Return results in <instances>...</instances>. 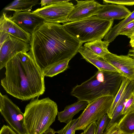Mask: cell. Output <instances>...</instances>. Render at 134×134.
<instances>
[{
	"label": "cell",
	"mask_w": 134,
	"mask_h": 134,
	"mask_svg": "<svg viewBox=\"0 0 134 134\" xmlns=\"http://www.w3.org/2000/svg\"><path fill=\"white\" fill-rule=\"evenodd\" d=\"M83 43L62 25L45 22L31 34L29 52L43 70L59 61L71 59Z\"/></svg>",
	"instance_id": "1"
},
{
	"label": "cell",
	"mask_w": 134,
	"mask_h": 134,
	"mask_svg": "<svg viewBox=\"0 0 134 134\" xmlns=\"http://www.w3.org/2000/svg\"><path fill=\"white\" fill-rule=\"evenodd\" d=\"M1 85L8 93L26 101L43 94L45 87L43 70L29 52L20 53L9 60Z\"/></svg>",
	"instance_id": "2"
},
{
	"label": "cell",
	"mask_w": 134,
	"mask_h": 134,
	"mask_svg": "<svg viewBox=\"0 0 134 134\" xmlns=\"http://www.w3.org/2000/svg\"><path fill=\"white\" fill-rule=\"evenodd\" d=\"M123 77L118 72L98 70L90 79L74 87L71 94L77 98L78 101H85L88 103L103 96L115 98Z\"/></svg>",
	"instance_id": "3"
},
{
	"label": "cell",
	"mask_w": 134,
	"mask_h": 134,
	"mask_svg": "<svg viewBox=\"0 0 134 134\" xmlns=\"http://www.w3.org/2000/svg\"><path fill=\"white\" fill-rule=\"evenodd\" d=\"M58 112L57 103L49 97L31 99L24 113L27 134L43 133L55 121Z\"/></svg>",
	"instance_id": "4"
},
{
	"label": "cell",
	"mask_w": 134,
	"mask_h": 134,
	"mask_svg": "<svg viewBox=\"0 0 134 134\" xmlns=\"http://www.w3.org/2000/svg\"><path fill=\"white\" fill-rule=\"evenodd\" d=\"M113 22L95 15L62 25L67 31L83 43L103 39L112 27Z\"/></svg>",
	"instance_id": "5"
},
{
	"label": "cell",
	"mask_w": 134,
	"mask_h": 134,
	"mask_svg": "<svg viewBox=\"0 0 134 134\" xmlns=\"http://www.w3.org/2000/svg\"><path fill=\"white\" fill-rule=\"evenodd\" d=\"M114 97L105 96L90 102L79 117L75 130H84L92 122L107 114L110 108Z\"/></svg>",
	"instance_id": "6"
},
{
	"label": "cell",
	"mask_w": 134,
	"mask_h": 134,
	"mask_svg": "<svg viewBox=\"0 0 134 134\" xmlns=\"http://www.w3.org/2000/svg\"><path fill=\"white\" fill-rule=\"evenodd\" d=\"M0 111L9 126L17 134H27L24 125V114L7 95L1 92Z\"/></svg>",
	"instance_id": "7"
},
{
	"label": "cell",
	"mask_w": 134,
	"mask_h": 134,
	"mask_svg": "<svg viewBox=\"0 0 134 134\" xmlns=\"http://www.w3.org/2000/svg\"><path fill=\"white\" fill-rule=\"evenodd\" d=\"M69 0L38 8L32 12L43 19L45 22L64 24L68 22L69 15L74 8Z\"/></svg>",
	"instance_id": "8"
},
{
	"label": "cell",
	"mask_w": 134,
	"mask_h": 134,
	"mask_svg": "<svg viewBox=\"0 0 134 134\" xmlns=\"http://www.w3.org/2000/svg\"><path fill=\"white\" fill-rule=\"evenodd\" d=\"M30 49V44L9 35L0 45V69L5 67L7 62L17 54L27 52Z\"/></svg>",
	"instance_id": "9"
},
{
	"label": "cell",
	"mask_w": 134,
	"mask_h": 134,
	"mask_svg": "<svg viewBox=\"0 0 134 134\" xmlns=\"http://www.w3.org/2000/svg\"><path fill=\"white\" fill-rule=\"evenodd\" d=\"M123 76L134 80V58L127 55H118L110 52L104 57Z\"/></svg>",
	"instance_id": "10"
},
{
	"label": "cell",
	"mask_w": 134,
	"mask_h": 134,
	"mask_svg": "<svg viewBox=\"0 0 134 134\" xmlns=\"http://www.w3.org/2000/svg\"><path fill=\"white\" fill-rule=\"evenodd\" d=\"M77 3L69 14L68 22L78 21L96 15L103 5L94 0L76 1Z\"/></svg>",
	"instance_id": "11"
},
{
	"label": "cell",
	"mask_w": 134,
	"mask_h": 134,
	"mask_svg": "<svg viewBox=\"0 0 134 134\" xmlns=\"http://www.w3.org/2000/svg\"><path fill=\"white\" fill-rule=\"evenodd\" d=\"M9 18L23 30L31 34L45 22L38 15L27 11L15 12Z\"/></svg>",
	"instance_id": "12"
},
{
	"label": "cell",
	"mask_w": 134,
	"mask_h": 134,
	"mask_svg": "<svg viewBox=\"0 0 134 134\" xmlns=\"http://www.w3.org/2000/svg\"><path fill=\"white\" fill-rule=\"evenodd\" d=\"M0 32H3L30 43L31 34L20 28L3 12L0 18Z\"/></svg>",
	"instance_id": "13"
},
{
	"label": "cell",
	"mask_w": 134,
	"mask_h": 134,
	"mask_svg": "<svg viewBox=\"0 0 134 134\" xmlns=\"http://www.w3.org/2000/svg\"><path fill=\"white\" fill-rule=\"evenodd\" d=\"M131 13L124 5L106 4L103 5L96 16L103 19L114 20L125 19Z\"/></svg>",
	"instance_id": "14"
},
{
	"label": "cell",
	"mask_w": 134,
	"mask_h": 134,
	"mask_svg": "<svg viewBox=\"0 0 134 134\" xmlns=\"http://www.w3.org/2000/svg\"><path fill=\"white\" fill-rule=\"evenodd\" d=\"M78 52L86 61L94 65L98 70L118 72L116 69L105 60L104 57L95 54L84 46L80 47Z\"/></svg>",
	"instance_id": "15"
},
{
	"label": "cell",
	"mask_w": 134,
	"mask_h": 134,
	"mask_svg": "<svg viewBox=\"0 0 134 134\" xmlns=\"http://www.w3.org/2000/svg\"><path fill=\"white\" fill-rule=\"evenodd\" d=\"M88 104L85 101H78L77 102L65 107L64 110L58 112V120L61 122L67 124L72 120L74 115L80 111L84 110Z\"/></svg>",
	"instance_id": "16"
},
{
	"label": "cell",
	"mask_w": 134,
	"mask_h": 134,
	"mask_svg": "<svg viewBox=\"0 0 134 134\" xmlns=\"http://www.w3.org/2000/svg\"><path fill=\"white\" fill-rule=\"evenodd\" d=\"M134 94V80H130L126 87L113 111V116L116 118L122 116L125 105L130 98Z\"/></svg>",
	"instance_id": "17"
},
{
	"label": "cell",
	"mask_w": 134,
	"mask_h": 134,
	"mask_svg": "<svg viewBox=\"0 0 134 134\" xmlns=\"http://www.w3.org/2000/svg\"><path fill=\"white\" fill-rule=\"evenodd\" d=\"M38 0H16L5 7L4 10L6 11H12L15 12H30L32 7L39 3Z\"/></svg>",
	"instance_id": "18"
},
{
	"label": "cell",
	"mask_w": 134,
	"mask_h": 134,
	"mask_svg": "<svg viewBox=\"0 0 134 134\" xmlns=\"http://www.w3.org/2000/svg\"><path fill=\"white\" fill-rule=\"evenodd\" d=\"M100 39L86 43L84 46L95 54L104 57L110 52L108 49L109 43Z\"/></svg>",
	"instance_id": "19"
},
{
	"label": "cell",
	"mask_w": 134,
	"mask_h": 134,
	"mask_svg": "<svg viewBox=\"0 0 134 134\" xmlns=\"http://www.w3.org/2000/svg\"><path fill=\"white\" fill-rule=\"evenodd\" d=\"M134 20V10L126 18L112 27L105 35L104 39L109 43L113 41L119 35L122 29L127 24Z\"/></svg>",
	"instance_id": "20"
},
{
	"label": "cell",
	"mask_w": 134,
	"mask_h": 134,
	"mask_svg": "<svg viewBox=\"0 0 134 134\" xmlns=\"http://www.w3.org/2000/svg\"><path fill=\"white\" fill-rule=\"evenodd\" d=\"M70 59L61 60L51 64L43 70L44 76L52 77L63 72L68 68Z\"/></svg>",
	"instance_id": "21"
},
{
	"label": "cell",
	"mask_w": 134,
	"mask_h": 134,
	"mask_svg": "<svg viewBox=\"0 0 134 134\" xmlns=\"http://www.w3.org/2000/svg\"><path fill=\"white\" fill-rule=\"evenodd\" d=\"M118 127L122 134H134V110L124 117Z\"/></svg>",
	"instance_id": "22"
},
{
	"label": "cell",
	"mask_w": 134,
	"mask_h": 134,
	"mask_svg": "<svg viewBox=\"0 0 134 134\" xmlns=\"http://www.w3.org/2000/svg\"><path fill=\"white\" fill-rule=\"evenodd\" d=\"M130 81L128 78L123 76L122 83L120 88L114 98L110 108L107 114L111 119L112 118L114 110Z\"/></svg>",
	"instance_id": "23"
},
{
	"label": "cell",
	"mask_w": 134,
	"mask_h": 134,
	"mask_svg": "<svg viewBox=\"0 0 134 134\" xmlns=\"http://www.w3.org/2000/svg\"><path fill=\"white\" fill-rule=\"evenodd\" d=\"M111 119L106 114L97 121V127L96 134H103L109 125Z\"/></svg>",
	"instance_id": "24"
},
{
	"label": "cell",
	"mask_w": 134,
	"mask_h": 134,
	"mask_svg": "<svg viewBox=\"0 0 134 134\" xmlns=\"http://www.w3.org/2000/svg\"><path fill=\"white\" fill-rule=\"evenodd\" d=\"M79 120V118L72 120L64 128L56 132V133L58 134H72L73 131L75 130L76 127Z\"/></svg>",
	"instance_id": "25"
},
{
	"label": "cell",
	"mask_w": 134,
	"mask_h": 134,
	"mask_svg": "<svg viewBox=\"0 0 134 134\" xmlns=\"http://www.w3.org/2000/svg\"><path fill=\"white\" fill-rule=\"evenodd\" d=\"M134 33V20L127 24L120 31L119 35H125L130 38Z\"/></svg>",
	"instance_id": "26"
},
{
	"label": "cell",
	"mask_w": 134,
	"mask_h": 134,
	"mask_svg": "<svg viewBox=\"0 0 134 134\" xmlns=\"http://www.w3.org/2000/svg\"><path fill=\"white\" fill-rule=\"evenodd\" d=\"M134 110V94L131 96L126 103L122 113V119L130 112Z\"/></svg>",
	"instance_id": "27"
},
{
	"label": "cell",
	"mask_w": 134,
	"mask_h": 134,
	"mask_svg": "<svg viewBox=\"0 0 134 134\" xmlns=\"http://www.w3.org/2000/svg\"><path fill=\"white\" fill-rule=\"evenodd\" d=\"M103 3L105 4L110 3L123 5H134V0H103Z\"/></svg>",
	"instance_id": "28"
},
{
	"label": "cell",
	"mask_w": 134,
	"mask_h": 134,
	"mask_svg": "<svg viewBox=\"0 0 134 134\" xmlns=\"http://www.w3.org/2000/svg\"><path fill=\"white\" fill-rule=\"evenodd\" d=\"M97 127V121L92 122L88 125L84 131V134H96Z\"/></svg>",
	"instance_id": "29"
},
{
	"label": "cell",
	"mask_w": 134,
	"mask_h": 134,
	"mask_svg": "<svg viewBox=\"0 0 134 134\" xmlns=\"http://www.w3.org/2000/svg\"><path fill=\"white\" fill-rule=\"evenodd\" d=\"M118 124H116L107 127L103 134H120V131L118 127Z\"/></svg>",
	"instance_id": "30"
},
{
	"label": "cell",
	"mask_w": 134,
	"mask_h": 134,
	"mask_svg": "<svg viewBox=\"0 0 134 134\" xmlns=\"http://www.w3.org/2000/svg\"><path fill=\"white\" fill-rule=\"evenodd\" d=\"M64 0H41L40 3L42 7L63 1Z\"/></svg>",
	"instance_id": "31"
},
{
	"label": "cell",
	"mask_w": 134,
	"mask_h": 134,
	"mask_svg": "<svg viewBox=\"0 0 134 134\" xmlns=\"http://www.w3.org/2000/svg\"><path fill=\"white\" fill-rule=\"evenodd\" d=\"M0 32V43L1 45L6 40L9 36V34L5 32Z\"/></svg>",
	"instance_id": "32"
},
{
	"label": "cell",
	"mask_w": 134,
	"mask_h": 134,
	"mask_svg": "<svg viewBox=\"0 0 134 134\" xmlns=\"http://www.w3.org/2000/svg\"><path fill=\"white\" fill-rule=\"evenodd\" d=\"M55 133L53 129L50 127L43 134H55Z\"/></svg>",
	"instance_id": "33"
},
{
	"label": "cell",
	"mask_w": 134,
	"mask_h": 134,
	"mask_svg": "<svg viewBox=\"0 0 134 134\" xmlns=\"http://www.w3.org/2000/svg\"><path fill=\"white\" fill-rule=\"evenodd\" d=\"M128 55L134 58V47L129 50Z\"/></svg>",
	"instance_id": "34"
},
{
	"label": "cell",
	"mask_w": 134,
	"mask_h": 134,
	"mask_svg": "<svg viewBox=\"0 0 134 134\" xmlns=\"http://www.w3.org/2000/svg\"><path fill=\"white\" fill-rule=\"evenodd\" d=\"M130 38V42H131L134 41V33L132 36Z\"/></svg>",
	"instance_id": "35"
},
{
	"label": "cell",
	"mask_w": 134,
	"mask_h": 134,
	"mask_svg": "<svg viewBox=\"0 0 134 134\" xmlns=\"http://www.w3.org/2000/svg\"><path fill=\"white\" fill-rule=\"evenodd\" d=\"M130 43L131 47L132 48L134 47V41L131 42H130Z\"/></svg>",
	"instance_id": "36"
},
{
	"label": "cell",
	"mask_w": 134,
	"mask_h": 134,
	"mask_svg": "<svg viewBox=\"0 0 134 134\" xmlns=\"http://www.w3.org/2000/svg\"><path fill=\"white\" fill-rule=\"evenodd\" d=\"M75 130L72 133V134H75Z\"/></svg>",
	"instance_id": "37"
},
{
	"label": "cell",
	"mask_w": 134,
	"mask_h": 134,
	"mask_svg": "<svg viewBox=\"0 0 134 134\" xmlns=\"http://www.w3.org/2000/svg\"><path fill=\"white\" fill-rule=\"evenodd\" d=\"M80 134H84V133H83V132H82Z\"/></svg>",
	"instance_id": "38"
},
{
	"label": "cell",
	"mask_w": 134,
	"mask_h": 134,
	"mask_svg": "<svg viewBox=\"0 0 134 134\" xmlns=\"http://www.w3.org/2000/svg\"><path fill=\"white\" fill-rule=\"evenodd\" d=\"M120 134H121V133Z\"/></svg>",
	"instance_id": "39"
},
{
	"label": "cell",
	"mask_w": 134,
	"mask_h": 134,
	"mask_svg": "<svg viewBox=\"0 0 134 134\" xmlns=\"http://www.w3.org/2000/svg\"></svg>",
	"instance_id": "40"
}]
</instances>
